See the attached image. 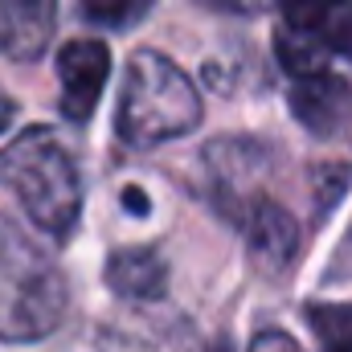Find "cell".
Masks as SVG:
<instances>
[{"instance_id":"cell-1","label":"cell","mask_w":352,"mask_h":352,"mask_svg":"<svg viewBox=\"0 0 352 352\" xmlns=\"http://www.w3.org/2000/svg\"><path fill=\"white\" fill-rule=\"evenodd\" d=\"M0 184L50 238L74 234L82 217V180L54 127H29L0 152Z\"/></svg>"},{"instance_id":"cell-2","label":"cell","mask_w":352,"mask_h":352,"mask_svg":"<svg viewBox=\"0 0 352 352\" xmlns=\"http://www.w3.org/2000/svg\"><path fill=\"white\" fill-rule=\"evenodd\" d=\"M201 123V98L192 78L156 50H135L119 90L115 131L127 148H156L188 135Z\"/></svg>"},{"instance_id":"cell-3","label":"cell","mask_w":352,"mask_h":352,"mask_svg":"<svg viewBox=\"0 0 352 352\" xmlns=\"http://www.w3.org/2000/svg\"><path fill=\"white\" fill-rule=\"evenodd\" d=\"M66 303L70 291L62 270L0 217V340L33 344L50 336L62 324Z\"/></svg>"},{"instance_id":"cell-4","label":"cell","mask_w":352,"mask_h":352,"mask_svg":"<svg viewBox=\"0 0 352 352\" xmlns=\"http://www.w3.org/2000/svg\"><path fill=\"white\" fill-rule=\"evenodd\" d=\"M58 78H62V115L70 123H87L111 78V50L98 37L66 41L58 54Z\"/></svg>"},{"instance_id":"cell-5","label":"cell","mask_w":352,"mask_h":352,"mask_svg":"<svg viewBox=\"0 0 352 352\" xmlns=\"http://www.w3.org/2000/svg\"><path fill=\"white\" fill-rule=\"evenodd\" d=\"M234 217L246 230V242H250L254 263H263L266 270H283V266L295 258V250H299V226H295V217L278 201L250 197V201H242L234 209Z\"/></svg>"},{"instance_id":"cell-6","label":"cell","mask_w":352,"mask_h":352,"mask_svg":"<svg viewBox=\"0 0 352 352\" xmlns=\"http://www.w3.org/2000/svg\"><path fill=\"white\" fill-rule=\"evenodd\" d=\"M102 352H209V344L184 320L168 316H123L107 324Z\"/></svg>"},{"instance_id":"cell-7","label":"cell","mask_w":352,"mask_h":352,"mask_svg":"<svg viewBox=\"0 0 352 352\" xmlns=\"http://www.w3.org/2000/svg\"><path fill=\"white\" fill-rule=\"evenodd\" d=\"M291 111H295V119L307 131L336 135L340 127H349V119H352V87L340 74H332V70L295 78V87H291Z\"/></svg>"},{"instance_id":"cell-8","label":"cell","mask_w":352,"mask_h":352,"mask_svg":"<svg viewBox=\"0 0 352 352\" xmlns=\"http://www.w3.org/2000/svg\"><path fill=\"white\" fill-rule=\"evenodd\" d=\"M58 29V0H0V54L33 62Z\"/></svg>"},{"instance_id":"cell-9","label":"cell","mask_w":352,"mask_h":352,"mask_svg":"<svg viewBox=\"0 0 352 352\" xmlns=\"http://www.w3.org/2000/svg\"><path fill=\"white\" fill-rule=\"evenodd\" d=\"M107 287L135 303H156L164 295V258L156 250H119L107 263Z\"/></svg>"},{"instance_id":"cell-10","label":"cell","mask_w":352,"mask_h":352,"mask_svg":"<svg viewBox=\"0 0 352 352\" xmlns=\"http://www.w3.org/2000/svg\"><path fill=\"white\" fill-rule=\"evenodd\" d=\"M307 324L324 352H352V303H311Z\"/></svg>"},{"instance_id":"cell-11","label":"cell","mask_w":352,"mask_h":352,"mask_svg":"<svg viewBox=\"0 0 352 352\" xmlns=\"http://www.w3.org/2000/svg\"><path fill=\"white\" fill-rule=\"evenodd\" d=\"M152 4L156 0H78V12L87 16L90 25L127 29V25H140L152 12Z\"/></svg>"},{"instance_id":"cell-12","label":"cell","mask_w":352,"mask_h":352,"mask_svg":"<svg viewBox=\"0 0 352 352\" xmlns=\"http://www.w3.org/2000/svg\"><path fill=\"white\" fill-rule=\"evenodd\" d=\"M328 54H340V58L352 62V4H349V12L340 16V25L332 29V37H328Z\"/></svg>"},{"instance_id":"cell-13","label":"cell","mask_w":352,"mask_h":352,"mask_svg":"<svg viewBox=\"0 0 352 352\" xmlns=\"http://www.w3.org/2000/svg\"><path fill=\"white\" fill-rule=\"evenodd\" d=\"M250 352H303V349H299V340H291L287 332H258L254 344H250Z\"/></svg>"},{"instance_id":"cell-14","label":"cell","mask_w":352,"mask_h":352,"mask_svg":"<svg viewBox=\"0 0 352 352\" xmlns=\"http://www.w3.org/2000/svg\"><path fill=\"white\" fill-rule=\"evenodd\" d=\"M12 119H16V102H12V98H8V94L0 90V131H4V127H8Z\"/></svg>"},{"instance_id":"cell-15","label":"cell","mask_w":352,"mask_h":352,"mask_svg":"<svg viewBox=\"0 0 352 352\" xmlns=\"http://www.w3.org/2000/svg\"><path fill=\"white\" fill-rule=\"evenodd\" d=\"M205 4H217V8H234V12H246V8H254L258 0H205Z\"/></svg>"}]
</instances>
